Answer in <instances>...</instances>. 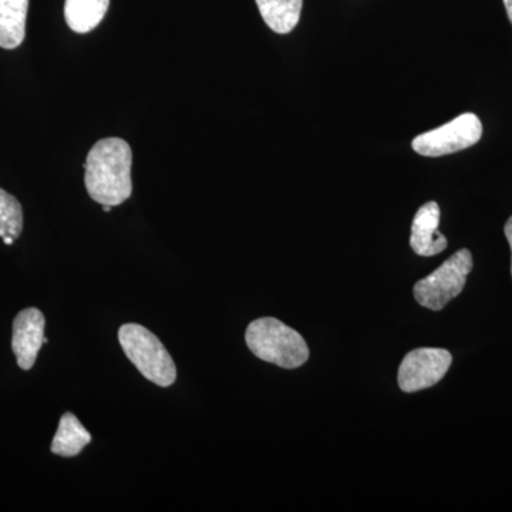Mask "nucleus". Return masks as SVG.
Listing matches in <instances>:
<instances>
[{
	"label": "nucleus",
	"instance_id": "5",
	"mask_svg": "<svg viewBox=\"0 0 512 512\" xmlns=\"http://www.w3.org/2000/svg\"><path fill=\"white\" fill-rule=\"evenodd\" d=\"M483 136V124L473 113L461 114L450 123L414 138L412 147L424 157H443L476 146Z\"/></svg>",
	"mask_w": 512,
	"mask_h": 512
},
{
	"label": "nucleus",
	"instance_id": "15",
	"mask_svg": "<svg viewBox=\"0 0 512 512\" xmlns=\"http://www.w3.org/2000/svg\"><path fill=\"white\" fill-rule=\"evenodd\" d=\"M505 9H507L508 18L512 23V0H504Z\"/></svg>",
	"mask_w": 512,
	"mask_h": 512
},
{
	"label": "nucleus",
	"instance_id": "7",
	"mask_svg": "<svg viewBox=\"0 0 512 512\" xmlns=\"http://www.w3.org/2000/svg\"><path fill=\"white\" fill-rule=\"evenodd\" d=\"M46 320L36 308L25 309L13 320L12 349L22 370L35 366L37 355L45 343Z\"/></svg>",
	"mask_w": 512,
	"mask_h": 512
},
{
	"label": "nucleus",
	"instance_id": "2",
	"mask_svg": "<svg viewBox=\"0 0 512 512\" xmlns=\"http://www.w3.org/2000/svg\"><path fill=\"white\" fill-rule=\"evenodd\" d=\"M245 340L258 359L284 369H296L308 362L309 348L296 330L275 318L256 319L248 326Z\"/></svg>",
	"mask_w": 512,
	"mask_h": 512
},
{
	"label": "nucleus",
	"instance_id": "6",
	"mask_svg": "<svg viewBox=\"0 0 512 512\" xmlns=\"http://www.w3.org/2000/svg\"><path fill=\"white\" fill-rule=\"evenodd\" d=\"M453 363V356L446 349H414L404 357L399 367L400 389L416 393L440 382Z\"/></svg>",
	"mask_w": 512,
	"mask_h": 512
},
{
	"label": "nucleus",
	"instance_id": "9",
	"mask_svg": "<svg viewBox=\"0 0 512 512\" xmlns=\"http://www.w3.org/2000/svg\"><path fill=\"white\" fill-rule=\"evenodd\" d=\"M29 0H0V47L16 49L26 35Z\"/></svg>",
	"mask_w": 512,
	"mask_h": 512
},
{
	"label": "nucleus",
	"instance_id": "11",
	"mask_svg": "<svg viewBox=\"0 0 512 512\" xmlns=\"http://www.w3.org/2000/svg\"><path fill=\"white\" fill-rule=\"evenodd\" d=\"M110 0H66L64 18L76 33H89L100 25L109 10Z\"/></svg>",
	"mask_w": 512,
	"mask_h": 512
},
{
	"label": "nucleus",
	"instance_id": "8",
	"mask_svg": "<svg viewBox=\"0 0 512 512\" xmlns=\"http://www.w3.org/2000/svg\"><path fill=\"white\" fill-rule=\"evenodd\" d=\"M440 207L430 201L417 211L412 225L410 245L420 256L439 255L447 248V239L439 231Z\"/></svg>",
	"mask_w": 512,
	"mask_h": 512
},
{
	"label": "nucleus",
	"instance_id": "12",
	"mask_svg": "<svg viewBox=\"0 0 512 512\" xmlns=\"http://www.w3.org/2000/svg\"><path fill=\"white\" fill-rule=\"evenodd\" d=\"M262 19L275 33L292 32L301 19L303 0H255Z\"/></svg>",
	"mask_w": 512,
	"mask_h": 512
},
{
	"label": "nucleus",
	"instance_id": "3",
	"mask_svg": "<svg viewBox=\"0 0 512 512\" xmlns=\"http://www.w3.org/2000/svg\"><path fill=\"white\" fill-rule=\"evenodd\" d=\"M121 348L148 382L160 387L173 386L177 367L161 340L144 326L126 323L119 330Z\"/></svg>",
	"mask_w": 512,
	"mask_h": 512
},
{
	"label": "nucleus",
	"instance_id": "17",
	"mask_svg": "<svg viewBox=\"0 0 512 512\" xmlns=\"http://www.w3.org/2000/svg\"><path fill=\"white\" fill-rule=\"evenodd\" d=\"M111 208H113V207H110V205H103L104 212H110Z\"/></svg>",
	"mask_w": 512,
	"mask_h": 512
},
{
	"label": "nucleus",
	"instance_id": "13",
	"mask_svg": "<svg viewBox=\"0 0 512 512\" xmlns=\"http://www.w3.org/2000/svg\"><path fill=\"white\" fill-rule=\"evenodd\" d=\"M22 229V205L13 195L0 188V237L18 239Z\"/></svg>",
	"mask_w": 512,
	"mask_h": 512
},
{
	"label": "nucleus",
	"instance_id": "4",
	"mask_svg": "<svg viewBox=\"0 0 512 512\" xmlns=\"http://www.w3.org/2000/svg\"><path fill=\"white\" fill-rule=\"evenodd\" d=\"M471 271L473 255L468 249H460L433 274L414 285V298L424 308L439 312L463 292Z\"/></svg>",
	"mask_w": 512,
	"mask_h": 512
},
{
	"label": "nucleus",
	"instance_id": "1",
	"mask_svg": "<svg viewBox=\"0 0 512 512\" xmlns=\"http://www.w3.org/2000/svg\"><path fill=\"white\" fill-rule=\"evenodd\" d=\"M133 151L121 138H103L94 144L84 163V184L93 201L117 207L133 194Z\"/></svg>",
	"mask_w": 512,
	"mask_h": 512
},
{
	"label": "nucleus",
	"instance_id": "14",
	"mask_svg": "<svg viewBox=\"0 0 512 512\" xmlns=\"http://www.w3.org/2000/svg\"><path fill=\"white\" fill-rule=\"evenodd\" d=\"M505 237L508 239V244H510L511 252H512V217L507 221L504 228ZM511 275H512V261H511Z\"/></svg>",
	"mask_w": 512,
	"mask_h": 512
},
{
	"label": "nucleus",
	"instance_id": "16",
	"mask_svg": "<svg viewBox=\"0 0 512 512\" xmlns=\"http://www.w3.org/2000/svg\"><path fill=\"white\" fill-rule=\"evenodd\" d=\"M3 242H5L6 245H12L13 242H15V238L5 237V238H3Z\"/></svg>",
	"mask_w": 512,
	"mask_h": 512
},
{
	"label": "nucleus",
	"instance_id": "10",
	"mask_svg": "<svg viewBox=\"0 0 512 512\" xmlns=\"http://www.w3.org/2000/svg\"><path fill=\"white\" fill-rule=\"evenodd\" d=\"M90 443H92V434L84 429L80 420L73 413H64L50 450L56 456L76 457Z\"/></svg>",
	"mask_w": 512,
	"mask_h": 512
}]
</instances>
